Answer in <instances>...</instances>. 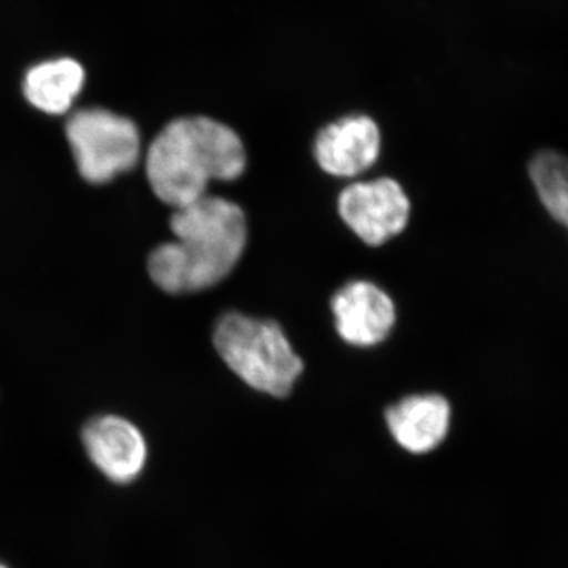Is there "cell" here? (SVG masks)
I'll return each instance as SVG.
<instances>
[{
  "mask_svg": "<svg viewBox=\"0 0 568 568\" xmlns=\"http://www.w3.org/2000/svg\"><path fill=\"white\" fill-rule=\"evenodd\" d=\"M170 226L174 242L156 246L148 261L152 282L168 294L200 293L223 282L248 239L244 211L209 194L174 209Z\"/></svg>",
  "mask_w": 568,
  "mask_h": 568,
  "instance_id": "1",
  "label": "cell"
},
{
  "mask_svg": "<svg viewBox=\"0 0 568 568\" xmlns=\"http://www.w3.org/2000/svg\"><path fill=\"white\" fill-rule=\"evenodd\" d=\"M245 168L246 151L239 134L201 115L168 123L145 159L152 192L174 209L201 200L213 181H235Z\"/></svg>",
  "mask_w": 568,
  "mask_h": 568,
  "instance_id": "2",
  "label": "cell"
},
{
  "mask_svg": "<svg viewBox=\"0 0 568 568\" xmlns=\"http://www.w3.org/2000/svg\"><path fill=\"white\" fill-rule=\"evenodd\" d=\"M213 346L245 384L275 398L290 395L304 372V362L274 321L227 313L216 323Z\"/></svg>",
  "mask_w": 568,
  "mask_h": 568,
  "instance_id": "3",
  "label": "cell"
},
{
  "mask_svg": "<svg viewBox=\"0 0 568 568\" xmlns=\"http://www.w3.org/2000/svg\"><path fill=\"white\" fill-rule=\"evenodd\" d=\"M78 171L85 182L103 185L129 173L141 156V136L130 119L103 108L74 112L65 126Z\"/></svg>",
  "mask_w": 568,
  "mask_h": 568,
  "instance_id": "4",
  "label": "cell"
},
{
  "mask_svg": "<svg viewBox=\"0 0 568 568\" xmlns=\"http://www.w3.org/2000/svg\"><path fill=\"white\" fill-rule=\"evenodd\" d=\"M338 212L361 241L379 246L405 231L410 203L398 182L383 178L353 183L343 190Z\"/></svg>",
  "mask_w": 568,
  "mask_h": 568,
  "instance_id": "5",
  "label": "cell"
},
{
  "mask_svg": "<svg viewBox=\"0 0 568 568\" xmlns=\"http://www.w3.org/2000/svg\"><path fill=\"white\" fill-rule=\"evenodd\" d=\"M81 437L89 459L108 480L126 485L141 476L148 446L132 422L119 416L95 417L82 428Z\"/></svg>",
  "mask_w": 568,
  "mask_h": 568,
  "instance_id": "6",
  "label": "cell"
},
{
  "mask_svg": "<svg viewBox=\"0 0 568 568\" xmlns=\"http://www.w3.org/2000/svg\"><path fill=\"white\" fill-rule=\"evenodd\" d=\"M336 331L349 345H379L390 335L396 313L395 304L376 284L353 282L332 297Z\"/></svg>",
  "mask_w": 568,
  "mask_h": 568,
  "instance_id": "7",
  "label": "cell"
},
{
  "mask_svg": "<svg viewBox=\"0 0 568 568\" xmlns=\"http://www.w3.org/2000/svg\"><path fill=\"white\" fill-rule=\"evenodd\" d=\"M381 151L379 126L368 115H349L317 134L315 159L335 178H355L376 163Z\"/></svg>",
  "mask_w": 568,
  "mask_h": 568,
  "instance_id": "8",
  "label": "cell"
},
{
  "mask_svg": "<svg viewBox=\"0 0 568 568\" xmlns=\"http://www.w3.org/2000/svg\"><path fill=\"white\" fill-rule=\"evenodd\" d=\"M450 405L440 395H413L388 407L386 422L396 443L410 454L435 450L450 428Z\"/></svg>",
  "mask_w": 568,
  "mask_h": 568,
  "instance_id": "9",
  "label": "cell"
},
{
  "mask_svg": "<svg viewBox=\"0 0 568 568\" xmlns=\"http://www.w3.org/2000/svg\"><path fill=\"white\" fill-rule=\"evenodd\" d=\"M85 73L73 59H55L32 67L26 73L24 97L37 110L61 115L70 110L84 88Z\"/></svg>",
  "mask_w": 568,
  "mask_h": 568,
  "instance_id": "10",
  "label": "cell"
},
{
  "mask_svg": "<svg viewBox=\"0 0 568 568\" xmlns=\"http://www.w3.org/2000/svg\"><path fill=\"white\" fill-rule=\"evenodd\" d=\"M530 181L556 222L568 224V159L555 151L538 152L529 164Z\"/></svg>",
  "mask_w": 568,
  "mask_h": 568,
  "instance_id": "11",
  "label": "cell"
},
{
  "mask_svg": "<svg viewBox=\"0 0 568 568\" xmlns=\"http://www.w3.org/2000/svg\"><path fill=\"white\" fill-rule=\"evenodd\" d=\"M0 568H9V567H6V566H3V564H0Z\"/></svg>",
  "mask_w": 568,
  "mask_h": 568,
  "instance_id": "12",
  "label": "cell"
},
{
  "mask_svg": "<svg viewBox=\"0 0 568 568\" xmlns=\"http://www.w3.org/2000/svg\"><path fill=\"white\" fill-rule=\"evenodd\" d=\"M567 227H568V224H567Z\"/></svg>",
  "mask_w": 568,
  "mask_h": 568,
  "instance_id": "13",
  "label": "cell"
}]
</instances>
